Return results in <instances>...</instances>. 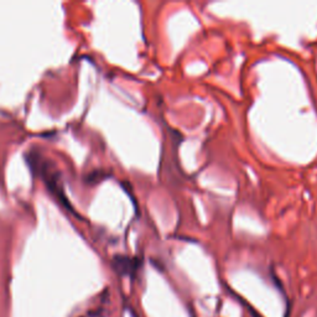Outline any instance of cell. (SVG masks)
<instances>
[{
    "mask_svg": "<svg viewBox=\"0 0 317 317\" xmlns=\"http://www.w3.org/2000/svg\"><path fill=\"white\" fill-rule=\"evenodd\" d=\"M114 262H115L116 270L122 272V274H130V272L136 269L135 259H129V258H125V256H116Z\"/></svg>",
    "mask_w": 317,
    "mask_h": 317,
    "instance_id": "cell-1",
    "label": "cell"
}]
</instances>
